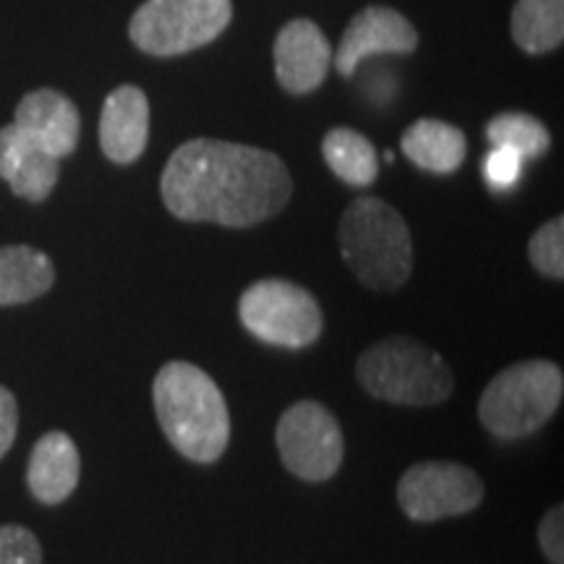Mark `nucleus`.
Wrapping results in <instances>:
<instances>
[{
    "mask_svg": "<svg viewBox=\"0 0 564 564\" xmlns=\"http://www.w3.org/2000/svg\"><path fill=\"white\" fill-rule=\"evenodd\" d=\"M162 202L183 223L253 228L288 207L293 178L270 150L223 139H192L171 154Z\"/></svg>",
    "mask_w": 564,
    "mask_h": 564,
    "instance_id": "1",
    "label": "nucleus"
},
{
    "mask_svg": "<svg viewBox=\"0 0 564 564\" xmlns=\"http://www.w3.org/2000/svg\"><path fill=\"white\" fill-rule=\"evenodd\" d=\"M152 400L167 442L186 460H220L230 442V413L207 371L188 361L165 364L152 382Z\"/></svg>",
    "mask_w": 564,
    "mask_h": 564,
    "instance_id": "2",
    "label": "nucleus"
},
{
    "mask_svg": "<svg viewBox=\"0 0 564 564\" xmlns=\"http://www.w3.org/2000/svg\"><path fill=\"white\" fill-rule=\"evenodd\" d=\"M340 253L366 288L392 293L413 272V241L398 209L377 196H358L337 228Z\"/></svg>",
    "mask_w": 564,
    "mask_h": 564,
    "instance_id": "3",
    "label": "nucleus"
},
{
    "mask_svg": "<svg viewBox=\"0 0 564 564\" xmlns=\"http://www.w3.org/2000/svg\"><path fill=\"white\" fill-rule=\"evenodd\" d=\"M356 377L371 398L392 405H440L455 390L453 371L440 352L405 335L384 337L366 348Z\"/></svg>",
    "mask_w": 564,
    "mask_h": 564,
    "instance_id": "4",
    "label": "nucleus"
},
{
    "mask_svg": "<svg viewBox=\"0 0 564 564\" xmlns=\"http://www.w3.org/2000/svg\"><path fill=\"white\" fill-rule=\"evenodd\" d=\"M562 398L560 366L546 358H531L507 366L486 384L478 400V419L497 440H523L554 419Z\"/></svg>",
    "mask_w": 564,
    "mask_h": 564,
    "instance_id": "5",
    "label": "nucleus"
},
{
    "mask_svg": "<svg viewBox=\"0 0 564 564\" xmlns=\"http://www.w3.org/2000/svg\"><path fill=\"white\" fill-rule=\"evenodd\" d=\"M232 21V0H144L129 37L141 53L173 58L215 42Z\"/></svg>",
    "mask_w": 564,
    "mask_h": 564,
    "instance_id": "6",
    "label": "nucleus"
},
{
    "mask_svg": "<svg viewBox=\"0 0 564 564\" xmlns=\"http://www.w3.org/2000/svg\"><path fill=\"white\" fill-rule=\"evenodd\" d=\"M238 319L267 345L301 350L322 337L324 316L319 301L291 280H259L238 299Z\"/></svg>",
    "mask_w": 564,
    "mask_h": 564,
    "instance_id": "7",
    "label": "nucleus"
},
{
    "mask_svg": "<svg viewBox=\"0 0 564 564\" xmlns=\"http://www.w3.org/2000/svg\"><path fill=\"white\" fill-rule=\"evenodd\" d=\"M278 453L282 465L301 481L322 484L340 470L345 457L343 429L329 408L316 400H299L280 415Z\"/></svg>",
    "mask_w": 564,
    "mask_h": 564,
    "instance_id": "8",
    "label": "nucleus"
},
{
    "mask_svg": "<svg viewBox=\"0 0 564 564\" xmlns=\"http://www.w3.org/2000/svg\"><path fill=\"white\" fill-rule=\"evenodd\" d=\"M486 486L474 468L463 463H415L398 484V502L415 523L474 512L484 502Z\"/></svg>",
    "mask_w": 564,
    "mask_h": 564,
    "instance_id": "9",
    "label": "nucleus"
},
{
    "mask_svg": "<svg viewBox=\"0 0 564 564\" xmlns=\"http://www.w3.org/2000/svg\"><path fill=\"white\" fill-rule=\"evenodd\" d=\"M419 47V32L403 13L387 6H369L358 11L345 26L333 63L337 74L350 79L371 55H408Z\"/></svg>",
    "mask_w": 564,
    "mask_h": 564,
    "instance_id": "10",
    "label": "nucleus"
},
{
    "mask_svg": "<svg viewBox=\"0 0 564 564\" xmlns=\"http://www.w3.org/2000/svg\"><path fill=\"white\" fill-rule=\"evenodd\" d=\"M274 76L291 95L319 89L333 66V45L312 19H293L274 40Z\"/></svg>",
    "mask_w": 564,
    "mask_h": 564,
    "instance_id": "11",
    "label": "nucleus"
},
{
    "mask_svg": "<svg viewBox=\"0 0 564 564\" xmlns=\"http://www.w3.org/2000/svg\"><path fill=\"white\" fill-rule=\"evenodd\" d=\"M13 126L53 158L74 154L82 137V118L76 105L58 89H34L21 97Z\"/></svg>",
    "mask_w": 564,
    "mask_h": 564,
    "instance_id": "12",
    "label": "nucleus"
},
{
    "mask_svg": "<svg viewBox=\"0 0 564 564\" xmlns=\"http://www.w3.org/2000/svg\"><path fill=\"white\" fill-rule=\"evenodd\" d=\"M150 141V100L139 87L123 84L112 89L102 105L100 147L116 165H131Z\"/></svg>",
    "mask_w": 564,
    "mask_h": 564,
    "instance_id": "13",
    "label": "nucleus"
},
{
    "mask_svg": "<svg viewBox=\"0 0 564 564\" xmlns=\"http://www.w3.org/2000/svg\"><path fill=\"white\" fill-rule=\"evenodd\" d=\"M0 178L21 199L40 204L61 178V160L9 123L0 129Z\"/></svg>",
    "mask_w": 564,
    "mask_h": 564,
    "instance_id": "14",
    "label": "nucleus"
},
{
    "mask_svg": "<svg viewBox=\"0 0 564 564\" xmlns=\"http://www.w3.org/2000/svg\"><path fill=\"white\" fill-rule=\"evenodd\" d=\"M82 457L66 432H47L40 436L30 455L26 486L42 505H61L79 486Z\"/></svg>",
    "mask_w": 564,
    "mask_h": 564,
    "instance_id": "15",
    "label": "nucleus"
},
{
    "mask_svg": "<svg viewBox=\"0 0 564 564\" xmlns=\"http://www.w3.org/2000/svg\"><path fill=\"white\" fill-rule=\"evenodd\" d=\"M400 147L415 167L436 175L455 173L468 154L465 133L457 126L436 121V118H421L408 126Z\"/></svg>",
    "mask_w": 564,
    "mask_h": 564,
    "instance_id": "16",
    "label": "nucleus"
},
{
    "mask_svg": "<svg viewBox=\"0 0 564 564\" xmlns=\"http://www.w3.org/2000/svg\"><path fill=\"white\" fill-rule=\"evenodd\" d=\"M55 267L45 251L32 246L0 249V306L37 301L53 288Z\"/></svg>",
    "mask_w": 564,
    "mask_h": 564,
    "instance_id": "17",
    "label": "nucleus"
},
{
    "mask_svg": "<svg viewBox=\"0 0 564 564\" xmlns=\"http://www.w3.org/2000/svg\"><path fill=\"white\" fill-rule=\"evenodd\" d=\"M324 162L337 178L352 188H369L379 175L377 147L361 131L337 126L322 139Z\"/></svg>",
    "mask_w": 564,
    "mask_h": 564,
    "instance_id": "18",
    "label": "nucleus"
},
{
    "mask_svg": "<svg viewBox=\"0 0 564 564\" xmlns=\"http://www.w3.org/2000/svg\"><path fill=\"white\" fill-rule=\"evenodd\" d=\"M510 32L520 51L531 55L556 51L564 40V0H518Z\"/></svg>",
    "mask_w": 564,
    "mask_h": 564,
    "instance_id": "19",
    "label": "nucleus"
},
{
    "mask_svg": "<svg viewBox=\"0 0 564 564\" xmlns=\"http://www.w3.org/2000/svg\"><path fill=\"white\" fill-rule=\"evenodd\" d=\"M486 139L491 147H505L523 160L544 158L552 147V133L539 118L528 112H499L486 123Z\"/></svg>",
    "mask_w": 564,
    "mask_h": 564,
    "instance_id": "20",
    "label": "nucleus"
},
{
    "mask_svg": "<svg viewBox=\"0 0 564 564\" xmlns=\"http://www.w3.org/2000/svg\"><path fill=\"white\" fill-rule=\"evenodd\" d=\"M528 259L546 278H564V217L541 225L528 241Z\"/></svg>",
    "mask_w": 564,
    "mask_h": 564,
    "instance_id": "21",
    "label": "nucleus"
},
{
    "mask_svg": "<svg viewBox=\"0 0 564 564\" xmlns=\"http://www.w3.org/2000/svg\"><path fill=\"white\" fill-rule=\"evenodd\" d=\"M0 564H42L37 535L24 525H0Z\"/></svg>",
    "mask_w": 564,
    "mask_h": 564,
    "instance_id": "22",
    "label": "nucleus"
},
{
    "mask_svg": "<svg viewBox=\"0 0 564 564\" xmlns=\"http://www.w3.org/2000/svg\"><path fill=\"white\" fill-rule=\"evenodd\" d=\"M523 158L505 147H491V152L484 158V181L494 192H510L518 186L523 175Z\"/></svg>",
    "mask_w": 564,
    "mask_h": 564,
    "instance_id": "23",
    "label": "nucleus"
},
{
    "mask_svg": "<svg viewBox=\"0 0 564 564\" xmlns=\"http://www.w3.org/2000/svg\"><path fill=\"white\" fill-rule=\"evenodd\" d=\"M539 544L552 564H564V510L562 505L549 507L539 525Z\"/></svg>",
    "mask_w": 564,
    "mask_h": 564,
    "instance_id": "24",
    "label": "nucleus"
},
{
    "mask_svg": "<svg viewBox=\"0 0 564 564\" xmlns=\"http://www.w3.org/2000/svg\"><path fill=\"white\" fill-rule=\"evenodd\" d=\"M19 432V405L17 398H13L11 390H6L0 384V460H3L6 453L11 449L13 440H17Z\"/></svg>",
    "mask_w": 564,
    "mask_h": 564,
    "instance_id": "25",
    "label": "nucleus"
}]
</instances>
